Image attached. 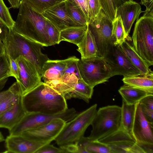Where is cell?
Returning a JSON list of instances; mask_svg holds the SVG:
<instances>
[{"label": "cell", "instance_id": "1", "mask_svg": "<svg viewBox=\"0 0 153 153\" xmlns=\"http://www.w3.org/2000/svg\"><path fill=\"white\" fill-rule=\"evenodd\" d=\"M22 101L26 113L54 114L68 108L65 97L42 81L22 96Z\"/></svg>", "mask_w": 153, "mask_h": 153}, {"label": "cell", "instance_id": "2", "mask_svg": "<svg viewBox=\"0 0 153 153\" xmlns=\"http://www.w3.org/2000/svg\"><path fill=\"white\" fill-rule=\"evenodd\" d=\"M19 11L12 28L16 33L43 46L52 45L46 27V19L33 10L24 1H20Z\"/></svg>", "mask_w": 153, "mask_h": 153}, {"label": "cell", "instance_id": "3", "mask_svg": "<svg viewBox=\"0 0 153 153\" xmlns=\"http://www.w3.org/2000/svg\"><path fill=\"white\" fill-rule=\"evenodd\" d=\"M3 44L7 55L14 60L20 56L24 57L35 66L41 77L43 66L49 59L42 53V45L24 37L13 29H9Z\"/></svg>", "mask_w": 153, "mask_h": 153}, {"label": "cell", "instance_id": "4", "mask_svg": "<svg viewBox=\"0 0 153 153\" xmlns=\"http://www.w3.org/2000/svg\"><path fill=\"white\" fill-rule=\"evenodd\" d=\"M97 105L78 114L66 122L55 140L61 147L75 143L84 136L88 127L91 125L97 111Z\"/></svg>", "mask_w": 153, "mask_h": 153}, {"label": "cell", "instance_id": "5", "mask_svg": "<svg viewBox=\"0 0 153 153\" xmlns=\"http://www.w3.org/2000/svg\"><path fill=\"white\" fill-rule=\"evenodd\" d=\"M121 107L110 105L97 110L91 125L92 129L88 137L90 141L98 140L118 130L120 126Z\"/></svg>", "mask_w": 153, "mask_h": 153}, {"label": "cell", "instance_id": "6", "mask_svg": "<svg viewBox=\"0 0 153 153\" xmlns=\"http://www.w3.org/2000/svg\"><path fill=\"white\" fill-rule=\"evenodd\" d=\"M133 47L149 67L153 65V17L143 16L135 24Z\"/></svg>", "mask_w": 153, "mask_h": 153}, {"label": "cell", "instance_id": "7", "mask_svg": "<svg viewBox=\"0 0 153 153\" xmlns=\"http://www.w3.org/2000/svg\"><path fill=\"white\" fill-rule=\"evenodd\" d=\"M77 64L82 79L93 88L111 77L110 68L103 57L79 59Z\"/></svg>", "mask_w": 153, "mask_h": 153}, {"label": "cell", "instance_id": "8", "mask_svg": "<svg viewBox=\"0 0 153 153\" xmlns=\"http://www.w3.org/2000/svg\"><path fill=\"white\" fill-rule=\"evenodd\" d=\"M77 114L73 108H68L63 112L54 114L26 113L20 122L9 131V135L20 134L25 131L46 125L57 119H62L67 122Z\"/></svg>", "mask_w": 153, "mask_h": 153}, {"label": "cell", "instance_id": "9", "mask_svg": "<svg viewBox=\"0 0 153 153\" xmlns=\"http://www.w3.org/2000/svg\"><path fill=\"white\" fill-rule=\"evenodd\" d=\"M88 24L95 39L97 56L103 57L109 47L114 44L111 36L112 22L101 9L95 18Z\"/></svg>", "mask_w": 153, "mask_h": 153}, {"label": "cell", "instance_id": "10", "mask_svg": "<svg viewBox=\"0 0 153 153\" xmlns=\"http://www.w3.org/2000/svg\"><path fill=\"white\" fill-rule=\"evenodd\" d=\"M103 57L110 68L111 77L142 74L131 62L118 45H111Z\"/></svg>", "mask_w": 153, "mask_h": 153}, {"label": "cell", "instance_id": "11", "mask_svg": "<svg viewBox=\"0 0 153 153\" xmlns=\"http://www.w3.org/2000/svg\"><path fill=\"white\" fill-rule=\"evenodd\" d=\"M98 140L108 146L111 153H145L133 137L120 128Z\"/></svg>", "mask_w": 153, "mask_h": 153}, {"label": "cell", "instance_id": "12", "mask_svg": "<svg viewBox=\"0 0 153 153\" xmlns=\"http://www.w3.org/2000/svg\"><path fill=\"white\" fill-rule=\"evenodd\" d=\"M19 68V79L17 82L22 96L36 87L42 81L36 67L31 63L22 56L15 59Z\"/></svg>", "mask_w": 153, "mask_h": 153}, {"label": "cell", "instance_id": "13", "mask_svg": "<svg viewBox=\"0 0 153 153\" xmlns=\"http://www.w3.org/2000/svg\"><path fill=\"white\" fill-rule=\"evenodd\" d=\"M66 123L62 119H57L46 125L25 131L20 134L39 143H50L55 140Z\"/></svg>", "mask_w": 153, "mask_h": 153}, {"label": "cell", "instance_id": "14", "mask_svg": "<svg viewBox=\"0 0 153 153\" xmlns=\"http://www.w3.org/2000/svg\"><path fill=\"white\" fill-rule=\"evenodd\" d=\"M135 105L133 136L138 144H153V123L149 122L145 117L139 102Z\"/></svg>", "mask_w": 153, "mask_h": 153}, {"label": "cell", "instance_id": "15", "mask_svg": "<svg viewBox=\"0 0 153 153\" xmlns=\"http://www.w3.org/2000/svg\"><path fill=\"white\" fill-rule=\"evenodd\" d=\"M59 31L78 26L71 18L65 7V1L48 9L42 14Z\"/></svg>", "mask_w": 153, "mask_h": 153}, {"label": "cell", "instance_id": "16", "mask_svg": "<svg viewBox=\"0 0 153 153\" xmlns=\"http://www.w3.org/2000/svg\"><path fill=\"white\" fill-rule=\"evenodd\" d=\"M143 12L140 4L134 1L126 2L117 9L116 17L119 16L121 18L126 39L134 23Z\"/></svg>", "mask_w": 153, "mask_h": 153}, {"label": "cell", "instance_id": "17", "mask_svg": "<svg viewBox=\"0 0 153 153\" xmlns=\"http://www.w3.org/2000/svg\"><path fill=\"white\" fill-rule=\"evenodd\" d=\"M5 153H36L44 144L29 140L21 134L7 136Z\"/></svg>", "mask_w": 153, "mask_h": 153}, {"label": "cell", "instance_id": "18", "mask_svg": "<svg viewBox=\"0 0 153 153\" xmlns=\"http://www.w3.org/2000/svg\"><path fill=\"white\" fill-rule=\"evenodd\" d=\"M26 113L21 95L13 106L0 115V128L10 131L20 122Z\"/></svg>", "mask_w": 153, "mask_h": 153}, {"label": "cell", "instance_id": "19", "mask_svg": "<svg viewBox=\"0 0 153 153\" xmlns=\"http://www.w3.org/2000/svg\"><path fill=\"white\" fill-rule=\"evenodd\" d=\"M69 58L63 60H51L45 63L42 68L41 77L45 83L60 80L66 68Z\"/></svg>", "mask_w": 153, "mask_h": 153}, {"label": "cell", "instance_id": "20", "mask_svg": "<svg viewBox=\"0 0 153 153\" xmlns=\"http://www.w3.org/2000/svg\"><path fill=\"white\" fill-rule=\"evenodd\" d=\"M131 62L142 73L147 74L151 71L146 62L137 53L126 39L118 45Z\"/></svg>", "mask_w": 153, "mask_h": 153}, {"label": "cell", "instance_id": "21", "mask_svg": "<svg viewBox=\"0 0 153 153\" xmlns=\"http://www.w3.org/2000/svg\"><path fill=\"white\" fill-rule=\"evenodd\" d=\"M77 50L81 55V59H86L97 56V46L94 36L89 28L80 42L77 45Z\"/></svg>", "mask_w": 153, "mask_h": 153}, {"label": "cell", "instance_id": "22", "mask_svg": "<svg viewBox=\"0 0 153 153\" xmlns=\"http://www.w3.org/2000/svg\"><path fill=\"white\" fill-rule=\"evenodd\" d=\"M122 81L124 84L153 94V72L152 71L147 74L124 76Z\"/></svg>", "mask_w": 153, "mask_h": 153}, {"label": "cell", "instance_id": "23", "mask_svg": "<svg viewBox=\"0 0 153 153\" xmlns=\"http://www.w3.org/2000/svg\"><path fill=\"white\" fill-rule=\"evenodd\" d=\"M123 100L127 104L134 105L148 95H153L145 90L124 84L118 90Z\"/></svg>", "mask_w": 153, "mask_h": 153}, {"label": "cell", "instance_id": "24", "mask_svg": "<svg viewBox=\"0 0 153 153\" xmlns=\"http://www.w3.org/2000/svg\"><path fill=\"white\" fill-rule=\"evenodd\" d=\"M88 27L87 25L68 28L60 31L59 43L66 41L77 45L81 42Z\"/></svg>", "mask_w": 153, "mask_h": 153}, {"label": "cell", "instance_id": "25", "mask_svg": "<svg viewBox=\"0 0 153 153\" xmlns=\"http://www.w3.org/2000/svg\"><path fill=\"white\" fill-rule=\"evenodd\" d=\"M135 104L128 105L122 100V105L121 107L120 128L132 136V129L135 111Z\"/></svg>", "mask_w": 153, "mask_h": 153}, {"label": "cell", "instance_id": "26", "mask_svg": "<svg viewBox=\"0 0 153 153\" xmlns=\"http://www.w3.org/2000/svg\"><path fill=\"white\" fill-rule=\"evenodd\" d=\"M93 91V88L82 79L78 81L74 90L65 97L66 100L77 98L88 103L92 97Z\"/></svg>", "mask_w": 153, "mask_h": 153}, {"label": "cell", "instance_id": "27", "mask_svg": "<svg viewBox=\"0 0 153 153\" xmlns=\"http://www.w3.org/2000/svg\"><path fill=\"white\" fill-rule=\"evenodd\" d=\"M11 92L0 101V115L13 106L22 95L21 91L17 82L11 85Z\"/></svg>", "mask_w": 153, "mask_h": 153}, {"label": "cell", "instance_id": "28", "mask_svg": "<svg viewBox=\"0 0 153 153\" xmlns=\"http://www.w3.org/2000/svg\"><path fill=\"white\" fill-rule=\"evenodd\" d=\"M65 5L68 14L78 26H84L88 24L81 9L73 0H66Z\"/></svg>", "mask_w": 153, "mask_h": 153}, {"label": "cell", "instance_id": "29", "mask_svg": "<svg viewBox=\"0 0 153 153\" xmlns=\"http://www.w3.org/2000/svg\"><path fill=\"white\" fill-rule=\"evenodd\" d=\"M34 11L42 14L45 11L66 0H24Z\"/></svg>", "mask_w": 153, "mask_h": 153}, {"label": "cell", "instance_id": "30", "mask_svg": "<svg viewBox=\"0 0 153 153\" xmlns=\"http://www.w3.org/2000/svg\"><path fill=\"white\" fill-rule=\"evenodd\" d=\"M111 36L114 45H119L126 39L123 27L120 16L116 17L112 22Z\"/></svg>", "mask_w": 153, "mask_h": 153}, {"label": "cell", "instance_id": "31", "mask_svg": "<svg viewBox=\"0 0 153 153\" xmlns=\"http://www.w3.org/2000/svg\"><path fill=\"white\" fill-rule=\"evenodd\" d=\"M79 59L75 56L69 57L66 68L63 73L62 78L60 81L69 80L72 74L75 75L79 80L82 79L79 71L77 62Z\"/></svg>", "mask_w": 153, "mask_h": 153}, {"label": "cell", "instance_id": "32", "mask_svg": "<svg viewBox=\"0 0 153 153\" xmlns=\"http://www.w3.org/2000/svg\"><path fill=\"white\" fill-rule=\"evenodd\" d=\"M85 149L87 153H111L108 146L98 140H89L85 146Z\"/></svg>", "mask_w": 153, "mask_h": 153}, {"label": "cell", "instance_id": "33", "mask_svg": "<svg viewBox=\"0 0 153 153\" xmlns=\"http://www.w3.org/2000/svg\"><path fill=\"white\" fill-rule=\"evenodd\" d=\"M0 20L9 29L13 28L15 21L13 20L9 9L5 5L3 0H0Z\"/></svg>", "mask_w": 153, "mask_h": 153}, {"label": "cell", "instance_id": "34", "mask_svg": "<svg viewBox=\"0 0 153 153\" xmlns=\"http://www.w3.org/2000/svg\"><path fill=\"white\" fill-rule=\"evenodd\" d=\"M46 27L49 40L52 45L59 44V40L60 31L47 19L46 22Z\"/></svg>", "mask_w": 153, "mask_h": 153}, {"label": "cell", "instance_id": "35", "mask_svg": "<svg viewBox=\"0 0 153 153\" xmlns=\"http://www.w3.org/2000/svg\"><path fill=\"white\" fill-rule=\"evenodd\" d=\"M12 76L9 62L5 54L0 56V80Z\"/></svg>", "mask_w": 153, "mask_h": 153}, {"label": "cell", "instance_id": "36", "mask_svg": "<svg viewBox=\"0 0 153 153\" xmlns=\"http://www.w3.org/2000/svg\"><path fill=\"white\" fill-rule=\"evenodd\" d=\"M102 9L108 19L112 22L116 17V13L111 0H99Z\"/></svg>", "mask_w": 153, "mask_h": 153}, {"label": "cell", "instance_id": "37", "mask_svg": "<svg viewBox=\"0 0 153 153\" xmlns=\"http://www.w3.org/2000/svg\"><path fill=\"white\" fill-rule=\"evenodd\" d=\"M88 1L90 16V22L93 20L97 16L102 9V7L99 0Z\"/></svg>", "mask_w": 153, "mask_h": 153}, {"label": "cell", "instance_id": "38", "mask_svg": "<svg viewBox=\"0 0 153 153\" xmlns=\"http://www.w3.org/2000/svg\"><path fill=\"white\" fill-rule=\"evenodd\" d=\"M67 153L64 148L60 147L57 148L50 143L44 145L36 152V153Z\"/></svg>", "mask_w": 153, "mask_h": 153}, {"label": "cell", "instance_id": "39", "mask_svg": "<svg viewBox=\"0 0 153 153\" xmlns=\"http://www.w3.org/2000/svg\"><path fill=\"white\" fill-rule=\"evenodd\" d=\"M81 8L88 23L90 16L88 0H73Z\"/></svg>", "mask_w": 153, "mask_h": 153}, {"label": "cell", "instance_id": "40", "mask_svg": "<svg viewBox=\"0 0 153 153\" xmlns=\"http://www.w3.org/2000/svg\"><path fill=\"white\" fill-rule=\"evenodd\" d=\"M7 56L9 62L12 76L14 77L16 82H18L19 79V71L18 65L15 60Z\"/></svg>", "mask_w": 153, "mask_h": 153}, {"label": "cell", "instance_id": "41", "mask_svg": "<svg viewBox=\"0 0 153 153\" xmlns=\"http://www.w3.org/2000/svg\"><path fill=\"white\" fill-rule=\"evenodd\" d=\"M140 104L142 105L149 109L153 110V95L145 97L139 102Z\"/></svg>", "mask_w": 153, "mask_h": 153}, {"label": "cell", "instance_id": "42", "mask_svg": "<svg viewBox=\"0 0 153 153\" xmlns=\"http://www.w3.org/2000/svg\"><path fill=\"white\" fill-rule=\"evenodd\" d=\"M140 105L145 117L149 122L153 123V110L149 109L143 105L140 104Z\"/></svg>", "mask_w": 153, "mask_h": 153}, {"label": "cell", "instance_id": "43", "mask_svg": "<svg viewBox=\"0 0 153 153\" xmlns=\"http://www.w3.org/2000/svg\"><path fill=\"white\" fill-rule=\"evenodd\" d=\"M9 29L0 20V41L3 43L7 37Z\"/></svg>", "mask_w": 153, "mask_h": 153}, {"label": "cell", "instance_id": "44", "mask_svg": "<svg viewBox=\"0 0 153 153\" xmlns=\"http://www.w3.org/2000/svg\"><path fill=\"white\" fill-rule=\"evenodd\" d=\"M146 9L143 16L153 17V0H152L144 5Z\"/></svg>", "mask_w": 153, "mask_h": 153}, {"label": "cell", "instance_id": "45", "mask_svg": "<svg viewBox=\"0 0 153 153\" xmlns=\"http://www.w3.org/2000/svg\"><path fill=\"white\" fill-rule=\"evenodd\" d=\"M114 9L116 11L117 9L124 2L129 1H133L134 0H111Z\"/></svg>", "mask_w": 153, "mask_h": 153}, {"label": "cell", "instance_id": "46", "mask_svg": "<svg viewBox=\"0 0 153 153\" xmlns=\"http://www.w3.org/2000/svg\"><path fill=\"white\" fill-rule=\"evenodd\" d=\"M12 87L11 86L9 88L5 91H0V101L7 96L11 92Z\"/></svg>", "mask_w": 153, "mask_h": 153}, {"label": "cell", "instance_id": "47", "mask_svg": "<svg viewBox=\"0 0 153 153\" xmlns=\"http://www.w3.org/2000/svg\"><path fill=\"white\" fill-rule=\"evenodd\" d=\"M10 3L11 7L14 8H19L20 0H7Z\"/></svg>", "mask_w": 153, "mask_h": 153}, {"label": "cell", "instance_id": "48", "mask_svg": "<svg viewBox=\"0 0 153 153\" xmlns=\"http://www.w3.org/2000/svg\"><path fill=\"white\" fill-rule=\"evenodd\" d=\"M8 78H7L0 80V91H1L5 86L8 80Z\"/></svg>", "mask_w": 153, "mask_h": 153}, {"label": "cell", "instance_id": "49", "mask_svg": "<svg viewBox=\"0 0 153 153\" xmlns=\"http://www.w3.org/2000/svg\"><path fill=\"white\" fill-rule=\"evenodd\" d=\"M5 54V50L4 44L0 41V56Z\"/></svg>", "mask_w": 153, "mask_h": 153}, {"label": "cell", "instance_id": "50", "mask_svg": "<svg viewBox=\"0 0 153 153\" xmlns=\"http://www.w3.org/2000/svg\"><path fill=\"white\" fill-rule=\"evenodd\" d=\"M5 139L4 138L1 133L0 131V143L5 141Z\"/></svg>", "mask_w": 153, "mask_h": 153}, {"label": "cell", "instance_id": "51", "mask_svg": "<svg viewBox=\"0 0 153 153\" xmlns=\"http://www.w3.org/2000/svg\"><path fill=\"white\" fill-rule=\"evenodd\" d=\"M152 0H141L140 3L142 5H144L147 2H149Z\"/></svg>", "mask_w": 153, "mask_h": 153}]
</instances>
